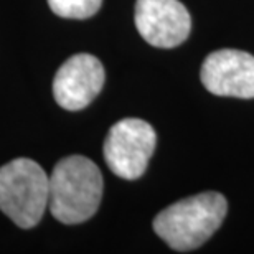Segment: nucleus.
I'll return each instance as SVG.
<instances>
[{"label":"nucleus","instance_id":"3","mask_svg":"<svg viewBox=\"0 0 254 254\" xmlns=\"http://www.w3.org/2000/svg\"><path fill=\"white\" fill-rule=\"evenodd\" d=\"M50 201V177L35 160L15 159L0 167V210L20 228H33Z\"/></svg>","mask_w":254,"mask_h":254},{"label":"nucleus","instance_id":"6","mask_svg":"<svg viewBox=\"0 0 254 254\" xmlns=\"http://www.w3.org/2000/svg\"><path fill=\"white\" fill-rule=\"evenodd\" d=\"M203 86L216 96L254 98V57L241 50H218L201 64Z\"/></svg>","mask_w":254,"mask_h":254},{"label":"nucleus","instance_id":"8","mask_svg":"<svg viewBox=\"0 0 254 254\" xmlns=\"http://www.w3.org/2000/svg\"><path fill=\"white\" fill-rule=\"evenodd\" d=\"M103 0H48L53 13L63 18H89L101 8Z\"/></svg>","mask_w":254,"mask_h":254},{"label":"nucleus","instance_id":"2","mask_svg":"<svg viewBox=\"0 0 254 254\" xmlns=\"http://www.w3.org/2000/svg\"><path fill=\"white\" fill-rule=\"evenodd\" d=\"M103 187V175L93 160L69 155L60 160L52 172L48 208L60 223H84L98 211Z\"/></svg>","mask_w":254,"mask_h":254},{"label":"nucleus","instance_id":"4","mask_svg":"<svg viewBox=\"0 0 254 254\" xmlns=\"http://www.w3.org/2000/svg\"><path fill=\"white\" fill-rule=\"evenodd\" d=\"M155 144L154 127L142 119L127 118L109 129L104 140V160L121 179L137 180L144 175Z\"/></svg>","mask_w":254,"mask_h":254},{"label":"nucleus","instance_id":"5","mask_svg":"<svg viewBox=\"0 0 254 254\" xmlns=\"http://www.w3.org/2000/svg\"><path fill=\"white\" fill-rule=\"evenodd\" d=\"M135 27L147 43L157 48H175L189 38L191 18L179 0H137Z\"/></svg>","mask_w":254,"mask_h":254},{"label":"nucleus","instance_id":"1","mask_svg":"<svg viewBox=\"0 0 254 254\" xmlns=\"http://www.w3.org/2000/svg\"><path fill=\"white\" fill-rule=\"evenodd\" d=\"M226 213L228 201L221 193L203 191L162 210L154 220V231L174 251H193L215 235Z\"/></svg>","mask_w":254,"mask_h":254},{"label":"nucleus","instance_id":"7","mask_svg":"<svg viewBox=\"0 0 254 254\" xmlns=\"http://www.w3.org/2000/svg\"><path fill=\"white\" fill-rule=\"evenodd\" d=\"M106 73L93 55L79 53L62 64L53 79V96L63 109L79 111L101 93Z\"/></svg>","mask_w":254,"mask_h":254}]
</instances>
